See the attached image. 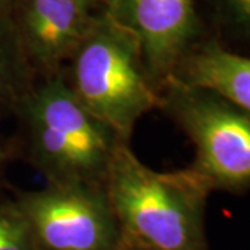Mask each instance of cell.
Segmentation results:
<instances>
[{
    "label": "cell",
    "instance_id": "5bb4252c",
    "mask_svg": "<svg viewBox=\"0 0 250 250\" xmlns=\"http://www.w3.org/2000/svg\"><path fill=\"white\" fill-rule=\"evenodd\" d=\"M92 4H95V6H98L99 9L104 10V7H106V4H107L108 0H89Z\"/></svg>",
    "mask_w": 250,
    "mask_h": 250
},
{
    "label": "cell",
    "instance_id": "9c48e42d",
    "mask_svg": "<svg viewBox=\"0 0 250 250\" xmlns=\"http://www.w3.org/2000/svg\"><path fill=\"white\" fill-rule=\"evenodd\" d=\"M207 39L250 56V0H196Z\"/></svg>",
    "mask_w": 250,
    "mask_h": 250
},
{
    "label": "cell",
    "instance_id": "9a60e30c",
    "mask_svg": "<svg viewBox=\"0 0 250 250\" xmlns=\"http://www.w3.org/2000/svg\"><path fill=\"white\" fill-rule=\"evenodd\" d=\"M125 250H147L142 248H135V246H125Z\"/></svg>",
    "mask_w": 250,
    "mask_h": 250
},
{
    "label": "cell",
    "instance_id": "8fae6325",
    "mask_svg": "<svg viewBox=\"0 0 250 250\" xmlns=\"http://www.w3.org/2000/svg\"><path fill=\"white\" fill-rule=\"evenodd\" d=\"M0 250H41L14 195L0 184Z\"/></svg>",
    "mask_w": 250,
    "mask_h": 250
},
{
    "label": "cell",
    "instance_id": "7c38bea8",
    "mask_svg": "<svg viewBox=\"0 0 250 250\" xmlns=\"http://www.w3.org/2000/svg\"><path fill=\"white\" fill-rule=\"evenodd\" d=\"M20 1L21 0H0V16L10 18L13 17V13L17 9Z\"/></svg>",
    "mask_w": 250,
    "mask_h": 250
},
{
    "label": "cell",
    "instance_id": "3957f363",
    "mask_svg": "<svg viewBox=\"0 0 250 250\" xmlns=\"http://www.w3.org/2000/svg\"><path fill=\"white\" fill-rule=\"evenodd\" d=\"M72 93L129 143L138 121L163 106L136 39L104 13L64 70Z\"/></svg>",
    "mask_w": 250,
    "mask_h": 250
},
{
    "label": "cell",
    "instance_id": "7a4b0ae2",
    "mask_svg": "<svg viewBox=\"0 0 250 250\" xmlns=\"http://www.w3.org/2000/svg\"><path fill=\"white\" fill-rule=\"evenodd\" d=\"M13 116L24 159L47 184L103 185L117 149L126 143L77 99L64 71L36 80Z\"/></svg>",
    "mask_w": 250,
    "mask_h": 250
},
{
    "label": "cell",
    "instance_id": "52a82bcc",
    "mask_svg": "<svg viewBox=\"0 0 250 250\" xmlns=\"http://www.w3.org/2000/svg\"><path fill=\"white\" fill-rule=\"evenodd\" d=\"M103 10L89 0H21L13 22L36 80L65 70Z\"/></svg>",
    "mask_w": 250,
    "mask_h": 250
},
{
    "label": "cell",
    "instance_id": "4fadbf2b",
    "mask_svg": "<svg viewBox=\"0 0 250 250\" xmlns=\"http://www.w3.org/2000/svg\"><path fill=\"white\" fill-rule=\"evenodd\" d=\"M6 160H7V150H6L4 145L1 142V138H0V184H1V178H3V171H4Z\"/></svg>",
    "mask_w": 250,
    "mask_h": 250
},
{
    "label": "cell",
    "instance_id": "277c9868",
    "mask_svg": "<svg viewBox=\"0 0 250 250\" xmlns=\"http://www.w3.org/2000/svg\"><path fill=\"white\" fill-rule=\"evenodd\" d=\"M164 110L195 146V171L211 192L250 189V113L213 90L170 80Z\"/></svg>",
    "mask_w": 250,
    "mask_h": 250
},
{
    "label": "cell",
    "instance_id": "5b68a950",
    "mask_svg": "<svg viewBox=\"0 0 250 250\" xmlns=\"http://www.w3.org/2000/svg\"><path fill=\"white\" fill-rule=\"evenodd\" d=\"M13 195L41 250H125L103 185L47 184Z\"/></svg>",
    "mask_w": 250,
    "mask_h": 250
},
{
    "label": "cell",
    "instance_id": "ba28073f",
    "mask_svg": "<svg viewBox=\"0 0 250 250\" xmlns=\"http://www.w3.org/2000/svg\"><path fill=\"white\" fill-rule=\"evenodd\" d=\"M171 80L210 89L250 113V56L206 39L181 62Z\"/></svg>",
    "mask_w": 250,
    "mask_h": 250
},
{
    "label": "cell",
    "instance_id": "8992f818",
    "mask_svg": "<svg viewBox=\"0 0 250 250\" xmlns=\"http://www.w3.org/2000/svg\"><path fill=\"white\" fill-rule=\"evenodd\" d=\"M104 13L136 39L160 90L207 39L196 0H108Z\"/></svg>",
    "mask_w": 250,
    "mask_h": 250
},
{
    "label": "cell",
    "instance_id": "30bf717a",
    "mask_svg": "<svg viewBox=\"0 0 250 250\" xmlns=\"http://www.w3.org/2000/svg\"><path fill=\"white\" fill-rule=\"evenodd\" d=\"M35 82L13 20L0 16V117L13 114Z\"/></svg>",
    "mask_w": 250,
    "mask_h": 250
},
{
    "label": "cell",
    "instance_id": "6da1fadb",
    "mask_svg": "<svg viewBox=\"0 0 250 250\" xmlns=\"http://www.w3.org/2000/svg\"><path fill=\"white\" fill-rule=\"evenodd\" d=\"M125 246L147 250H208L206 206L211 193L189 167L159 172L123 143L103 182Z\"/></svg>",
    "mask_w": 250,
    "mask_h": 250
}]
</instances>
